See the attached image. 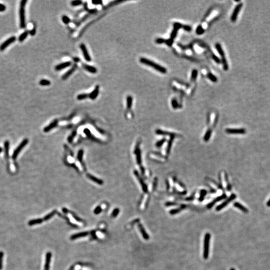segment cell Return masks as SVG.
Instances as JSON below:
<instances>
[{
    "label": "cell",
    "instance_id": "cell-1",
    "mask_svg": "<svg viewBox=\"0 0 270 270\" xmlns=\"http://www.w3.org/2000/svg\"><path fill=\"white\" fill-rule=\"evenodd\" d=\"M140 61L141 63L153 68V69H154L155 70H157V71L161 73L166 74L167 72V69L165 67L155 63L154 62L152 61L151 60L148 59L147 58H141L140 59Z\"/></svg>",
    "mask_w": 270,
    "mask_h": 270
},
{
    "label": "cell",
    "instance_id": "cell-2",
    "mask_svg": "<svg viewBox=\"0 0 270 270\" xmlns=\"http://www.w3.org/2000/svg\"><path fill=\"white\" fill-rule=\"evenodd\" d=\"M27 0H22L20 3L19 14H20V27L21 29H25L26 27V17H25V7Z\"/></svg>",
    "mask_w": 270,
    "mask_h": 270
},
{
    "label": "cell",
    "instance_id": "cell-3",
    "mask_svg": "<svg viewBox=\"0 0 270 270\" xmlns=\"http://www.w3.org/2000/svg\"><path fill=\"white\" fill-rule=\"evenodd\" d=\"M211 235L207 233L205 235L204 240V249H203V258L207 260L208 259L210 253V245Z\"/></svg>",
    "mask_w": 270,
    "mask_h": 270
},
{
    "label": "cell",
    "instance_id": "cell-4",
    "mask_svg": "<svg viewBox=\"0 0 270 270\" xmlns=\"http://www.w3.org/2000/svg\"><path fill=\"white\" fill-rule=\"evenodd\" d=\"M236 197H237V196H236V195L235 194H232L230 196V197L228 199H227L225 201L223 202L220 205L218 206L217 207V208H216V210L217 211H220L222 210L224 208H225L227 205H228L232 201H233L234 199H235Z\"/></svg>",
    "mask_w": 270,
    "mask_h": 270
},
{
    "label": "cell",
    "instance_id": "cell-5",
    "mask_svg": "<svg viewBox=\"0 0 270 270\" xmlns=\"http://www.w3.org/2000/svg\"><path fill=\"white\" fill-rule=\"evenodd\" d=\"M220 179L221 180V183L222 185L224 187H226L228 191H230L231 190V185L230 184L227 185L226 184V182H228V177L226 173H225L224 172H222L220 175Z\"/></svg>",
    "mask_w": 270,
    "mask_h": 270
},
{
    "label": "cell",
    "instance_id": "cell-6",
    "mask_svg": "<svg viewBox=\"0 0 270 270\" xmlns=\"http://www.w3.org/2000/svg\"><path fill=\"white\" fill-rule=\"evenodd\" d=\"M243 5V3H240V4H238L236 6L235 9L234 10L233 13V14L232 15L231 17V20L232 22H235L237 21L238 15H239L240 11L242 9Z\"/></svg>",
    "mask_w": 270,
    "mask_h": 270
},
{
    "label": "cell",
    "instance_id": "cell-7",
    "mask_svg": "<svg viewBox=\"0 0 270 270\" xmlns=\"http://www.w3.org/2000/svg\"><path fill=\"white\" fill-rule=\"evenodd\" d=\"M28 142V140L27 139H25L21 143V144L18 147V148L15 150L13 154L12 155V158L14 160H15L19 153L21 151V150L23 149V148L27 144Z\"/></svg>",
    "mask_w": 270,
    "mask_h": 270
},
{
    "label": "cell",
    "instance_id": "cell-8",
    "mask_svg": "<svg viewBox=\"0 0 270 270\" xmlns=\"http://www.w3.org/2000/svg\"><path fill=\"white\" fill-rule=\"evenodd\" d=\"M80 49L82 52L83 55L84 56V57L86 61L87 62H91V58L90 57V55L89 53V52L87 50V48L86 46V45L84 44H81L80 46Z\"/></svg>",
    "mask_w": 270,
    "mask_h": 270
},
{
    "label": "cell",
    "instance_id": "cell-9",
    "mask_svg": "<svg viewBox=\"0 0 270 270\" xmlns=\"http://www.w3.org/2000/svg\"><path fill=\"white\" fill-rule=\"evenodd\" d=\"M16 40V38L15 36H12L10 37V38L7 39L6 41L3 43L2 45L0 46V51H3L4 50H5L9 45H10L12 43H14Z\"/></svg>",
    "mask_w": 270,
    "mask_h": 270
},
{
    "label": "cell",
    "instance_id": "cell-10",
    "mask_svg": "<svg viewBox=\"0 0 270 270\" xmlns=\"http://www.w3.org/2000/svg\"><path fill=\"white\" fill-rule=\"evenodd\" d=\"M226 132L229 134H244L246 131L244 129H227Z\"/></svg>",
    "mask_w": 270,
    "mask_h": 270
},
{
    "label": "cell",
    "instance_id": "cell-11",
    "mask_svg": "<svg viewBox=\"0 0 270 270\" xmlns=\"http://www.w3.org/2000/svg\"><path fill=\"white\" fill-rule=\"evenodd\" d=\"M227 197V196L225 194H223L220 196H219L218 197L216 198L215 199H214L212 202H211L210 203H209L208 205H207V208L208 209H211L215 205L216 203L220 202V201L222 200H224L225 199H226Z\"/></svg>",
    "mask_w": 270,
    "mask_h": 270
},
{
    "label": "cell",
    "instance_id": "cell-12",
    "mask_svg": "<svg viewBox=\"0 0 270 270\" xmlns=\"http://www.w3.org/2000/svg\"><path fill=\"white\" fill-rule=\"evenodd\" d=\"M77 64H75L73 66V67L69 70H68L63 76H62V79L63 80H65L66 79H67L71 75H72L74 72L77 70Z\"/></svg>",
    "mask_w": 270,
    "mask_h": 270
},
{
    "label": "cell",
    "instance_id": "cell-13",
    "mask_svg": "<svg viewBox=\"0 0 270 270\" xmlns=\"http://www.w3.org/2000/svg\"><path fill=\"white\" fill-rule=\"evenodd\" d=\"M72 65V63L70 61L68 62H65L64 63H62L61 64H60L58 65H57L55 67V70L56 71H60L64 69H66V68H68L70 67Z\"/></svg>",
    "mask_w": 270,
    "mask_h": 270
},
{
    "label": "cell",
    "instance_id": "cell-14",
    "mask_svg": "<svg viewBox=\"0 0 270 270\" xmlns=\"http://www.w3.org/2000/svg\"><path fill=\"white\" fill-rule=\"evenodd\" d=\"M82 67L85 70L90 73L96 74L97 72V68L92 66L87 65L86 64H82Z\"/></svg>",
    "mask_w": 270,
    "mask_h": 270
},
{
    "label": "cell",
    "instance_id": "cell-15",
    "mask_svg": "<svg viewBox=\"0 0 270 270\" xmlns=\"http://www.w3.org/2000/svg\"><path fill=\"white\" fill-rule=\"evenodd\" d=\"M99 88L100 87L98 85L96 86L94 90L91 93L89 94V98L93 100L96 99L99 93Z\"/></svg>",
    "mask_w": 270,
    "mask_h": 270
},
{
    "label": "cell",
    "instance_id": "cell-16",
    "mask_svg": "<svg viewBox=\"0 0 270 270\" xmlns=\"http://www.w3.org/2000/svg\"><path fill=\"white\" fill-rule=\"evenodd\" d=\"M52 257V253L50 252H48L46 255V261L44 266V270H50V262Z\"/></svg>",
    "mask_w": 270,
    "mask_h": 270
},
{
    "label": "cell",
    "instance_id": "cell-17",
    "mask_svg": "<svg viewBox=\"0 0 270 270\" xmlns=\"http://www.w3.org/2000/svg\"><path fill=\"white\" fill-rule=\"evenodd\" d=\"M135 175L137 176L139 181L140 182L141 185V186H142V189H143V191L145 192V193H147L148 192V188H147V185H146V184L145 183V182L143 181V180L142 179V178L139 176V174L138 173V172L137 171H135Z\"/></svg>",
    "mask_w": 270,
    "mask_h": 270
},
{
    "label": "cell",
    "instance_id": "cell-18",
    "mask_svg": "<svg viewBox=\"0 0 270 270\" xmlns=\"http://www.w3.org/2000/svg\"><path fill=\"white\" fill-rule=\"evenodd\" d=\"M138 228L141 232L143 238L146 240H148L150 239L149 235L147 234V233L146 231L145 228L143 226V225L141 224H138Z\"/></svg>",
    "mask_w": 270,
    "mask_h": 270
},
{
    "label": "cell",
    "instance_id": "cell-19",
    "mask_svg": "<svg viewBox=\"0 0 270 270\" xmlns=\"http://www.w3.org/2000/svg\"><path fill=\"white\" fill-rule=\"evenodd\" d=\"M181 26H182L181 24L179 23H175L174 24V29L173 32L172 33L171 36V40H173V39L176 37L177 33V32H178V30L179 29V28H181Z\"/></svg>",
    "mask_w": 270,
    "mask_h": 270
},
{
    "label": "cell",
    "instance_id": "cell-20",
    "mask_svg": "<svg viewBox=\"0 0 270 270\" xmlns=\"http://www.w3.org/2000/svg\"><path fill=\"white\" fill-rule=\"evenodd\" d=\"M234 206L238 209L240 210L241 211H242L244 213L247 214L249 212V210L247 209V208H246L245 206L242 205L241 204H240L239 202H235L234 204Z\"/></svg>",
    "mask_w": 270,
    "mask_h": 270
},
{
    "label": "cell",
    "instance_id": "cell-21",
    "mask_svg": "<svg viewBox=\"0 0 270 270\" xmlns=\"http://www.w3.org/2000/svg\"><path fill=\"white\" fill-rule=\"evenodd\" d=\"M186 206L185 205H182L180 207L177 208V209H173V210H171L170 211V214L171 215H176V214H177L179 213H180L182 211H183L184 209H186Z\"/></svg>",
    "mask_w": 270,
    "mask_h": 270
},
{
    "label": "cell",
    "instance_id": "cell-22",
    "mask_svg": "<svg viewBox=\"0 0 270 270\" xmlns=\"http://www.w3.org/2000/svg\"><path fill=\"white\" fill-rule=\"evenodd\" d=\"M135 153L137 155V163L139 165H141V151L139 149V144H138V145L137 146L136 148Z\"/></svg>",
    "mask_w": 270,
    "mask_h": 270
},
{
    "label": "cell",
    "instance_id": "cell-23",
    "mask_svg": "<svg viewBox=\"0 0 270 270\" xmlns=\"http://www.w3.org/2000/svg\"><path fill=\"white\" fill-rule=\"evenodd\" d=\"M156 134H158V135H170L171 137H176V136H177V134H174V133H169V132H166V131H162L161 130H157L156 131Z\"/></svg>",
    "mask_w": 270,
    "mask_h": 270
},
{
    "label": "cell",
    "instance_id": "cell-24",
    "mask_svg": "<svg viewBox=\"0 0 270 270\" xmlns=\"http://www.w3.org/2000/svg\"><path fill=\"white\" fill-rule=\"evenodd\" d=\"M89 234V233L87 232H82V233H78L76 234H75L73 236H72V237H71V239L72 240H75V239H76L78 238H82V237H86Z\"/></svg>",
    "mask_w": 270,
    "mask_h": 270
},
{
    "label": "cell",
    "instance_id": "cell-25",
    "mask_svg": "<svg viewBox=\"0 0 270 270\" xmlns=\"http://www.w3.org/2000/svg\"><path fill=\"white\" fill-rule=\"evenodd\" d=\"M43 221V220L42 219H33V220H30L29 222H28V225L29 226H34V225H38V224H40L41 223H42Z\"/></svg>",
    "mask_w": 270,
    "mask_h": 270
},
{
    "label": "cell",
    "instance_id": "cell-26",
    "mask_svg": "<svg viewBox=\"0 0 270 270\" xmlns=\"http://www.w3.org/2000/svg\"><path fill=\"white\" fill-rule=\"evenodd\" d=\"M57 123H58V122H57V120H55V121H54L53 122H52V123L50 124V125H49V126H48L47 127H46L44 129V131L45 132H47L50 131L51 129H52L53 128H54L55 127H56V126H57Z\"/></svg>",
    "mask_w": 270,
    "mask_h": 270
},
{
    "label": "cell",
    "instance_id": "cell-27",
    "mask_svg": "<svg viewBox=\"0 0 270 270\" xmlns=\"http://www.w3.org/2000/svg\"><path fill=\"white\" fill-rule=\"evenodd\" d=\"M215 46H216V48L217 51L218 52L219 54L221 55V57L225 56V52H224V51L221 45L219 43H217L216 44Z\"/></svg>",
    "mask_w": 270,
    "mask_h": 270
},
{
    "label": "cell",
    "instance_id": "cell-28",
    "mask_svg": "<svg viewBox=\"0 0 270 270\" xmlns=\"http://www.w3.org/2000/svg\"><path fill=\"white\" fill-rule=\"evenodd\" d=\"M29 34V31H25L24 32H23L19 37V41L20 42H22L24 41L26 38L27 37L28 34Z\"/></svg>",
    "mask_w": 270,
    "mask_h": 270
},
{
    "label": "cell",
    "instance_id": "cell-29",
    "mask_svg": "<svg viewBox=\"0 0 270 270\" xmlns=\"http://www.w3.org/2000/svg\"><path fill=\"white\" fill-rule=\"evenodd\" d=\"M87 177L89 179L92 180V181L98 183L99 185H102V184L103 183V181H102L101 180H99L98 178H96V177H94V176H92V175H91L90 174L87 175Z\"/></svg>",
    "mask_w": 270,
    "mask_h": 270
},
{
    "label": "cell",
    "instance_id": "cell-30",
    "mask_svg": "<svg viewBox=\"0 0 270 270\" xmlns=\"http://www.w3.org/2000/svg\"><path fill=\"white\" fill-rule=\"evenodd\" d=\"M133 103V98L131 96L127 97V108L128 109H130L132 107Z\"/></svg>",
    "mask_w": 270,
    "mask_h": 270
},
{
    "label": "cell",
    "instance_id": "cell-31",
    "mask_svg": "<svg viewBox=\"0 0 270 270\" xmlns=\"http://www.w3.org/2000/svg\"><path fill=\"white\" fill-rule=\"evenodd\" d=\"M174 138V137H171V139H170V140L168 142V146H167V155L169 154V153L170 152Z\"/></svg>",
    "mask_w": 270,
    "mask_h": 270
},
{
    "label": "cell",
    "instance_id": "cell-32",
    "mask_svg": "<svg viewBox=\"0 0 270 270\" xmlns=\"http://www.w3.org/2000/svg\"><path fill=\"white\" fill-rule=\"evenodd\" d=\"M39 84L43 86H48L51 85V82L46 79H42L39 82Z\"/></svg>",
    "mask_w": 270,
    "mask_h": 270
},
{
    "label": "cell",
    "instance_id": "cell-33",
    "mask_svg": "<svg viewBox=\"0 0 270 270\" xmlns=\"http://www.w3.org/2000/svg\"><path fill=\"white\" fill-rule=\"evenodd\" d=\"M211 134H212V130H210V129L208 130L207 131V132H206V134H205V135L204 136V141L205 142L209 141V139H210V137L211 136Z\"/></svg>",
    "mask_w": 270,
    "mask_h": 270
},
{
    "label": "cell",
    "instance_id": "cell-34",
    "mask_svg": "<svg viewBox=\"0 0 270 270\" xmlns=\"http://www.w3.org/2000/svg\"><path fill=\"white\" fill-rule=\"evenodd\" d=\"M56 213V211H54L51 212L50 213H49V214L47 215L44 218V219H43V221H48V220L50 219L52 217H53L55 215Z\"/></svg>",
    "mask_w": 270,
    "mask_h": 270
},
{
    "label": "cell",
    "instance_id": "cell-35",
    "mask_svg": "<svg viewBox=\"0 0 270 270\" xmlns=\"http://www.w3.org/2000/svg\"><path fill=\"white\" fill-rule=\"evenodd\" d=\"M87 98H89V94H86V93L79 94L78 95L77 97L78 100H83L87 99Z\"/></svg>",
    "mask_w": 270,
    "mask_h": 270
},
{
    "label": "cell",
    "instance_id": "cell-36",
    "mask_svg": "<svg viewBox=\"0 0 270 270\" xmlns=\"http://www.w3.org/2000/svg\"><path fill=\"white\" fill-rule=\"evenodd\" d=\"M206 194H207V191L206 190H201V192H200V196L199 201L200 202H202L204 200V199L205 198V197Z\"/></svg>",
    "mask_w": 270,
    "mask_h": 270
},
{
    "label": "cell",
    "instance_id": "cell-37",
    "mask_svg": "<svg viewBox=\"0 0 270 270\" xmlns=\"http://www.w3.org/2000/svg\"><path fill=\"white\" fill-rule=\"evenodd\" d=\"M62 21H63V22L65 24H66V25L69 24L70 22H71V20H70V19L68 16H66V15L63 16L62 17Z\"/></svg>",
    "mask_w": 270,
    "mask_h": 270
},
{
    "label": "cell",
    "instance_id": "cell-38",
    "mask_svg": "<svg viewBox=\"0 0 270 270\" xmlns=\"http://www.w3.org/2000/svg\"><path fill=\"white\" fill-rule=\"evenodd\" d=\"M208 77L209 78V79L212 81V82H217V78L215 76H214L213 74H211V73H209L208 75Z\"/></svg>",
    "mask_w": 270,
    "mask_h": 270
},
{
    "label": "cell",
    "instance_id": "cell-39",
    "mask_svg": "<svg viewBox=\"0 0 270 270\" xmlns=\"http://www.w3.org/2000/svg\"><path fill=\"white\" fill-rule=\"evenodd\" d=\"M9 142H6L5 143V151H6V158L8 157L9 156Z\"/></svg>",
    "mask_w": 270,
    "mask_h": 270
},
{
    "label": "cell",
    "instance_id": "cell-40",
    "mask_svg": "<svg viewBox=\"0 0 270 270\" xmlns=\"http://www.w3.org/2000/svg\"><path fill=\"white\" fill-rule=\"evenodd\" d=\"M72 6H78L82 4V1H73L71 3Z\"/></svg>",
    "mask_w": 270,
    "mask_h": 270
},
{
    "label": "cell",
    "instance_id": "cell-41",
    "mask_svg": "<svg viewBox=\"0 0 270 270\" xmlns=\"http://www.w3.org/2000/svg\"><path fill=\"white\" fill-rule=\"evenodd\" d=\"M166 142V139H163L159 141H158L156 144V146L157 147V148H160L163 145V144Z\"/></svg>",
    "mask_w": 270,
    "mask_h": 270
},
{
    "label": "cell",
    "instance_id": "cell-42",
    "mask_svg": "<svg viewBox=\"0 0 270 270\" xmlns=\"http://www.w3.org/2000/svg\"><path fill=\"white\" fill-rule=\"evenodd\" d=\"M4 257V253L2 251L0 252V270L3 269V259Z\"/></svg>",
    "mask_w": 270,
    "mask_h": 270
},
{
    "label": "cell",
    "instance_id": "cell-43",
    "mask_svg": "<svg viewBox=\"0 0 270 270\" xmlns=\"http://www.w3.org/2000/svg\"><path fill=\"white\" fill-rule=\"evenodd\" d=\"M204 32V30L203 29L202 27L201 26H199L197 28V30H196V32L197 34H202V33H203Z\"/></svg>",
    "mask_w": 270,
    "mask_h": 270
},
{
    "label": "cell",
    "instance_id": "cell-44",
    "mask_svg": "<svg viewBox=\"0 0 270 270\" xmlns=\"http://www.w3.org/2000/svg\"><path fill=\"white\" fill-rule=\"evenodd\" d=\"M102 211V209H101V208L100 207H97L95 210H94V213L95 214H100Z\"/></svg>",
    "mask_w": 270,
    "mask_h": 270
},
{
    "label": "cell",
    "instance_id": "cell-45",
    "mask_svg": "<svg viewBox=\"0 0 270 270\" xmlns=\"http://www.w3.org/2000/svg\"><path fill=\"white\" fill-rule=\"evenodd\" d=\"M119 211H120V210H119V209H115V210L113 211V213H112V216H113V217H117V216L118 215V214H119Z\"/></svg>",
    "mask_w": 270,
    "mask_h": 270
},
{
    "label": "cell",
    "instance_id": "cell-46",
    "mask_svg": "<svg viewBox=\"0 0 270 270\" xmlns=\"http://www.w3.org/2000/svg\"><path fill=\"white\" fill-rule=\"evenodd\" d=\"M102 3H103V2L102 1H92V3L93 5H102Z\"/></svg>",
    "mask_w": 270,
    "mask_h": 270
},
{
    "label": "cell",
    "instance_id": "cell-47",
    "mask_svg": "<svg viewBox=\"0 0 270 270\" xmlns=\"http://www.w3.org/2000/svg\"><path fill=\"white\" fill-rule=\"evenodd\" d=\"M83 151L81 150V151H79V154H78V159L79 160V161H81V162H82V157H83Z\"/></svg>",
    "mask_w": 270,
    "mask_h": 270
},
{
    "label": "cell",
    "instance_id": "cell-48",
    "mask_svg": "<svg viewBox=\"0 0 270 270\" xmlns=\"http://www.w3.org/2000/svg\"><path fill=\"white\" fill-rule=\"evenodd\" d=\"M165 40H164V39H162V38H158L156 40V42L157 43V44H162L164 42H165L166 41H165Z\"/></svg>",
    "mask_w": 270,
    "mask_h": 270
},
{
    "label": "cell",
    "instance_id": "cell-49",
    "mask_svg": "<svg viewBox=\"0 0 270 270\" xmlns=\"http://www.w3.org/2000/svg\"><path fill=\"white\" fill-rule=\"evenodd\" d=\"M197 74H198V72L197 70H194L192 72V79L193 80H195L197 76Z\"/></svg>",
    "mask_w": 270,
    "mask_h": 270
},
{
    "label": "cell",
    "instance_id": "cell-50",
    "mask_svg": "<svg viewBox=\"0 0 270 270\" xmlns=\"http://www.w3.org/2000/svg\"><path fill=\"white\" fill-rule=\"evenodd\" d=\"M6 7L5 5L2 4H0V12H4L6 10Z\"/></svg>",
    "mask_w": 270,
    "mask_h": 270
},
{
    "label": "cell",
    "instance_id": "cell-51",
    "mask_svg": "<svg viewBox=\"0 0 270 270\" xmlns=\"http://www.w3.org/2000/svg\"><path fill=\"white\" fill-rule=\"evenodd\" d=\"M165 205L167 207L168 206H176V205H178V204L176 203H173V202H167L166 203Z\"/></svg>",
    "mask_w": 270,
    "mask_h": 270
},
{
    "label": "cell",
    "instance_id": "cell-52",
    "mask_svg": "<svg viewBox=\"0 0 270 270\" xmlns=\"http://www.w3.org/2000/svg\"><path fill=\"white\" fill-rule=\"evenodd\" d=\"M36 28H35L29 31V34L31 36H34L36 34Z\"/></svg>",
    "mask_w": 270,
    "mask_h": 270
},
{
    "label": "cell",
    "instance_id": "cell-53",
    "mask_svg": "<svg viewBox=\"0 0 270 270\" xmlns=\"http://www.w3.org/2000/svg\"><path fill=\"white\" fill-rule=\"evenodd\" d=\"M166 43H167V44L168 45V46H171L173 43V40H171L170 39L169 40H167L166 41Z\"/></svg>",
    "mask_w": 270,
    "mask_h": 270
},
{
    "label": "cell",
    "instance_id": "cell-54",
    "mask_svg": "<svg viewBox=\"0 0 270 270\" xmlns=\"http://www.w3.org/2000/svg\"><path fill=\"white\" fill-rule=\"evenodd\" d=\"M184 29L187 31H190L191 30V28L189 26H184Z\"/></svg>",
    "mask_w": 270,
    "mask_h": 270
},
{
    "label": "cell",
    "instance_id": "cell-55",
    "mask_svg": "<svg viewBox=\"0 0 270 270\" xmlns=\"http://www.w3.org/2000/svg\"><path fill=\"white\" fill-rule=\"evenodd\" d=\"M172 104H172V105H173V107H174V108H177V106H178V105H177V102H176L175 101H173V102H172Z\"/></svg>",
    "mask_w": 270,
    "mask_h": 270
},
{
    "label": "cell",
    "instance_id": "cell-56",
    "mask_svg": "<svg viewBox=\"0 0 270 270\" xmlns=\"http://www.w3.org/2000/svg\"><path fill=\"white\" fill-rule=\"evenodd\" d=\"M267 206L268 207H270V199H269V200L267 202Z\"/></svg>",
    "mask_w": 270,
    "mask_h": 270
},
{
    "label": "cell",
    "instance_id": "cell-57",
    "mask_svg": "<svg viewBox=\"0 0 270 270\" xmlns=\"http://www.w3.org/2000/svg\"><path fill=\"white\" fill-rule=\"evenodd\" d=\"M2 149L1 148H0V153L2 152Z\"/></svg>",
    "mask_w": 270,
    "mask_h": 270
},
{
    "label": "cell",
    "instance_id": "cell-58",
    "mask_svg": "<svg viewBox=\"0 0 270 270\" xmlns=\"http://www.w3.org/2000/svg\"><path fill=\"white\" fill-rule=\"evenodd\" d=\"M230 270H235V269L234 268H231Z\"/></svg>",
    "mask_w": 270,
    "mask_h": 270
}]
</instances>
